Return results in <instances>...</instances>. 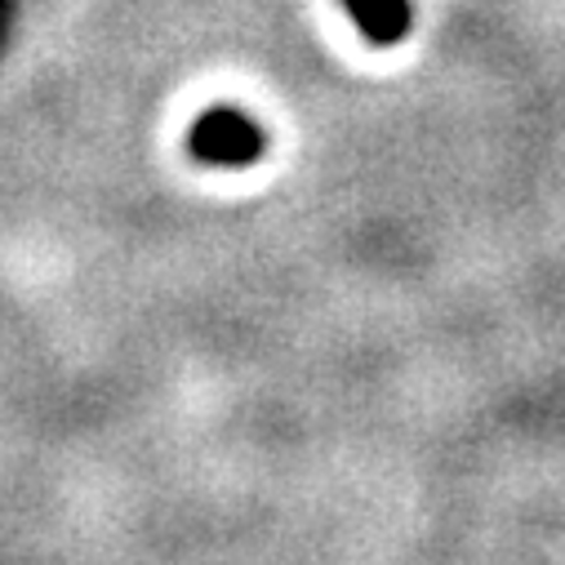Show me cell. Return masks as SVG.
Returning a JSON list of instances; mask_svg holds the SVG:
<instances>
[{"mask_svg": "<svg viewBox=\"0 0 565 565\" xmlns=\"http://www.w3.org/2000/svg\"><path fill=\"white\" fill-rule=\"evenodd\" d=\"M188 148L196 161L218 166V170H241L254 166L267 148V134L236 107H214L205 116H196L192 134H188Z\"/></svg>", "mask_w": 565, "mask_h": 565, "instance_id": "1", "label": "cell"}, {"mask_svg": "<svg viewBox=\"0 0 565 565\" xmlns=\"http://www.w3.org/2000/svg\"><path fill=\"white\" fill-rule=\"evenodd\" d=\"M343 6H348L352 23L365 32V41H374V45H396L414 23L409 0H343Z\"/></svg>", "mask_w": 565, "mask_h": 565, "instance_id": "2", "label": "cell"}]
</instances>
